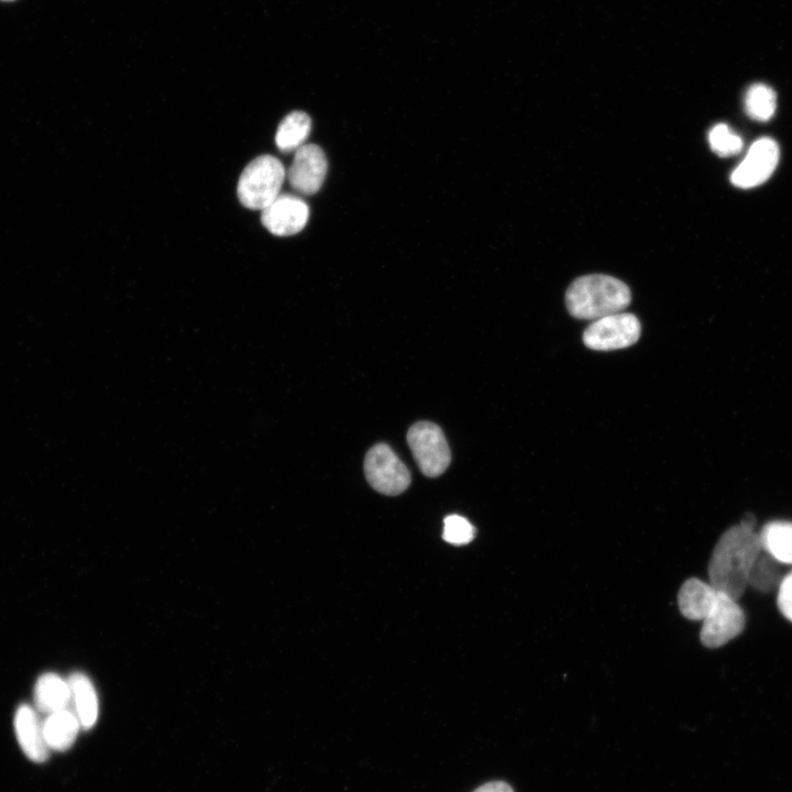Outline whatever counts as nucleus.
Returning <instances> with one entry per match:
<instances>
[{
  "mask_svg": "<svg viewBox=\"0 0 792 792\" xmlns=\"http://www.w3.org/2000/svg\"><path fill=\"white\" fill-rule=\"evenodd\" d=\"M678 604L685 618L703 622L700 639L707 648L726 645L745 628L746 615L737 601L710 582L688 579L679 590Z\"/></svg>",
  "mask_w": 792,
  "mask_h": 792,
  "instance_id": "1",
  "label": "nucleus"
},
{
  "mask_svg": "<svg viewBox=\"0 0 792 792\" xmlns=\"http://www.w3.org/2000/svg\"><path fill=\"white\" fill-rule=\"evenodd\" d=\"M761 551L755 525L743 519L728 528L716 542L707 566L711 585L738 601L751 568Z\"/></svg>",
  "mask_w": 792,
  "mask_h": 792,
  "instance_id": "2",
  "label": "nucleus"
},
{
  "mask_svg": "<svg viewBox=\"0 0 792 792\" xmlns=\"http://www.w3.org/2000/svg\"><path fill=\"white\" fill-rule=\"evenodd\" d=\"M630 299V290L624 282L604 274L581 276L565 293L569 312L578 319L592 321L622 312Z\"/></svg>",
  "mask_w": 792,
  "mask_h": 792,
  "instance_id": "3",
  "label": "nucleus"
},
{
  "mask_svg": "<svg viewBox=\"0 0 792 792\" xmlns=\"http://www.w3.org/2000/svg\"><path fill=\"white\" fill-rule=\"evenodd\" d=\"M286 170L272 155L254 158L243 169L238 182L240 202L252 210H263L280 194Z\"/></svg>",
  "mask_w": 792,
  "mask_h": 792,
  "instance_id": "4",
  "label": "nucleus"
},
{
  "mask_svg": "<svg viewBox=\"0 0 792 792\" xmlns=\"http://www.w3.org/2000/svg\"><path fill=\"white\" fill-rule=\"evenodd\" d=\"M407 442L420 471L429 477L441 475L451 462V453L441 428L418 421L407 432Z\"/></svg>",
  "mask_w": 792,
  "mask_h": 792,
  "instance_id": "5",
  "label": "nucleus"
},
{
  "mask_svg": "<svg viewBox=\"0 0 792 792\" xmlns=\"http://www.w3.org/2000/svg\"><path fill=\"white\" fill-rule=\"evenodd\" d=\"M364 472L375 491L389 496L403 493L411 481L407 466L386 443H377L367 451Z\"/></svg>",
  "mask_w": 792,
  "mask_h": 792,
  "instance_id": "6",
  "label": "nucleus"
},
{
  "mask_svg": "<svg viewBox=\"0 0 792 792\" xmlns=\"http://www.w3.org/2000/svg\"><path fill=\"white\" fill-rule=\"evenodd\" d=\"M640 333L638 318L622 311L593 320L583 332V342L592 350L612 351L632 345Z\"/></svg>",
  "mask_w": 792,
  "mask_h": 792,
  "instance_id": "7",
  "label": "nucleus"
},
{
  "mask_svg": "<svg viewBox=\"0 0 792 792\" xmlns=\"http://www.w3.org/2000/svg\"><path fill=\"white\" fill-rule=\"evenodd\" d=\"M779 161V146L770 138L757 140L743 162L734 169L732 183L739 188H751L765 183Z\"/></svg>",
  "mask_w": 792,
  "mask_h": 792,
  "instance_id": "8",
  "label": "nucleus"
},
{
  "mask_svg": "<svg viewBox=\"0 0 792 792\" xmlns=\"http://www.w3.org/2000/svg\"><path fill=\"white\" fill-rule=\"evenodd\" d=\"M327 158L320 146L304 144L295 151L287 178L292 187L304 195L317 193L327 174Z\"/></svg>",
  "mask_w": 792,
  "mask_h": 792,
  "instance_id": "9",
  "label": "nucleus"
},
{
  "mask_svg": "<svg viewBox=\"0 0 792 792\" xmlns=\"http://www.w3.org/2000/svg\"><path fill=\"white\" fill-rule=\"evenodd\" d=\"M309 209L297 196L279 194L262 210L263 226L273 234L287 237L298 233L307 223Z\"/></svg>",
  "mask_w": 792,
  "mask_h": 792,
  "instance_id": "10",
  "label": "nucleus"
},
{
  "mask_svg": "<svg viewBox=\"0 0 792 792\" xmlns=\"http://www.w3.org/2000/svg\"><path fill=\"white\" fill-rule=\"evenodd\" d=\"M13 724L18 743L24 755L37 763L46 761L50 749L45 743L43 723L35 711L28 704L20 705Z\"/></svg>",
  "mask_w": 792,
  "mask_h": 792,
  "instance_id": "11",
  "label": "nucleus"
},
{
  "mask_svg": "<svg viewBox=\"0 0 792 792\" xmlns=\"http://www.w3.org/2000/svg\"><path fill=\"white\" fill-rule=\"evenodd\" d=\"M72 700L68 681L55 673L42 674L34 688V702L41 713L52 714L66 710Z\"/></svg>",
  "mask_w": 792,
  "mask_h": 792,
  "instance_id": "12",
  "label": "nucleus"
},
{
  "mask_svg": "<svg viewBox=\"0 0 792 792\" xmlns=\"http://www.w3.org/2000/svg\"><path fill=\"white\" fill-rule=\"evenodd\" d=\"M79 727L77 715L67 708L48 714L43 722V734L48 749L55 751L69 749L76 740Z\"/></svg>",
  "mask_w": 792,
  "mask_h": 792,
  "instance_id": "13",
  "label": "nucleus"
},
{
  "mask_svg": "<svg viewBox=\"0 0 792 792\" xmlns=\"http://www.w3.org/2000/svg\"><path fill=\"white\" fill-rule=\"evenodd\" d=\"M68 683L80 726L89 729L98 718V698L95 688L91 681L80 672L73 673Z\"/></svg>",
  "mask_w": 792,
  "mask_h": 792,
  "instance_id": "14",
  "label": "nucleus"
},
{
  "mask_svg": "<svg viewBox=\"0 0 792 792\" xmlns=\"http://www.w3.org/2000/svg\"><path fill=\"white\" fill-rule=\"evenodd\" d=\"M758 535L762 550L781 564H792L791 521H770Z\"/></svg>",
  "mask_w": 792,
  "mask_h": 792,
  "instance_id": "15",
  "label": "nucleus"
},
{
  "mask_svg": "<svg viewBox=\"0 0 792 792\" xmlns=\"http://www.w3.org/2000/svg\"><path fill=\"white\" fill-rule=\"evenodd\" d=\"M311 120L302 111H294L287 114L279 123L275 143L285 153L298 150L309 136Z\"/></svg>",
  "mask_w": 792,
  "mask_h": 792,
  "instance_id": "16",
  "label": "nucleus"
},
{
  "mask_svg": "<svg viewBox=\"0 0 792 792\" xmlns=\"http://www.w3.org/2000/svg\"><path fill=\"white\" fill-rule=\"evenodd\" d=\"M780 564V562L761 549L751 568L748 585L760 592L778 590L783 578L779 569Z\"/></svg>",
  "mask_w": 792,
  "mask_h": 792,
  "instance_id": "17",
  "label": "nucleus"
},
{
  "mask_svg": "<svg viewBox=\"0 0 792 792\" xmlns=\"http://www.w3.org/2000/svg\"><path fill=\"white\" fill-rule=\"evenodd\" d=\"M777 107L776 92L765 84L750 86L745 96V110L756 121H768Z\"/></svg>",
  "mask_w": 792,
  "mask_h": 792,
  "instance_id": "18",
  "label": "nucleus"
},
{
  "mask_svg": "<svg viewBox=\"0 0 792 792\" xmlns=\"http://www.w3.org/2000/svg\"><path fill=\"white\" fill-rule=\"evenodd\" d=\"M708 143L714 153L727 157L739 153L743 148V140L734 133L725 123H718L708 133Z\"/></svg>",
  "mask_w": 792,
  "mask_h": 792,
  "instance_id": "19",
  "label": "nucleus"
},
{
  "mask_svg": "<svg viewBox=\"0 0 792 792\" xmlns=\"http://www.w3.org/2000/svg\"><path fill=\"white\" fill-rule=\"evenodd\" d=\"M442 538L452 544H466L475 536L473 525L460 515H449L443 520Z\"/></svg>",
  "mask_w": 792,
  "mask_h": 792,
  "instance_id": "20",
  "label": "nucleus"
},
{
  "mask_svg": "<svg viewBox=\"0 0 792 792\" xmlns=\"http://www.w3.org/2000/svg\"><path fill=\"white\" fill-rule=\"evenodd\" d=\"M777 605L781 614L792 622V570L783 575L780 582Z\"/></svg>",
  "mask_w": 792,
  "mask_h": 792,
  "instance_id": "21",
  "label": "nucleus"
},
{
  "mask_svg": "<svg viewBox=\"0 0 792 792\" xmlns=\"http://www.w3.org/2000/svg\"><path fill=\"white\" fill-rule=\"evenodd\" d=\"M474 792H514L510 785L503 781H492L479 787Z\"/></svg>",
  "mask_w": 792,
  "mask_h": 792,
  "instance_id": "22",
  "label": "nucleus"
},
{
  "mask_svg": "<svg viewBox=\"0 0 792 792\" xmlns=\"http://www.w3.org/2000/svg\"><path fill=\"white\" fill-rule=\"evenodd\" d=\"M3 1H12V0H3Z\"/></svg>",
  "mask_w": 792,
  "mask_h": 792,
  "instance_id": "23",
  "label": "nucleus"
}]
</instances>
